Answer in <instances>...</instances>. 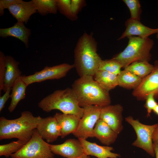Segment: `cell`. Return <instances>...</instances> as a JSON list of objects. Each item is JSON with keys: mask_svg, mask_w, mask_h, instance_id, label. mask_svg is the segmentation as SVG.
<instances>
[{"mask_svg": "<svg viewBox=\"0 0 158 158\" xmlns=\"http://www.w3.org/2000/svg\"><path fill=\"white\" fill-rule=\"evenodd\" d=\"M74 67L80 77L93 76L102 59L97 53V44L92 34L85 32L79 39L74 51Z\"/></svg>", "mask_w": 158, "mask_h": 158, "instance_id": "1", "label": "cell"}, {"mask_svg": "<svg viewBox=\"0 0 158 158\" xmlns=\"http://www.w3.org/2000/svg\"><path fill=\"white\" fill-rule=\"evenodd\" d=\"M72 88L77 97L79 106L82 107L90 105L102 107L110 104L109 92L96 82L92 76L80 77L75 81Z\"/></svg>", "mask_w": 158, "mask_h": 158, "instance_id": "2", "label": "cell"}, {"mask_svg": "<svg viewBox=\"0 0 158 158\" xmlns=\"http://www.w3.org/2000/svg\"><path fill=\"white\" fill-rule=\"evenodd\" d=\"M39 116H35L29 111L21 113L19 118L8 119L0 118V140L16 138L28 142L36 128Z\"/></svg>", "mask_w": 158, "mask_h": 158, "instance_id": "3", "label": "cell"}, {"mask_svg": "<svg viewBox=\"0 0 158 158\" xmlns=\"http://www.w3.org/2000/svg\"><path fill=\"white\" fill-rule=\"evenodd\" d=\"M38 106L47 112L58 110L63 113L74 114L80 118L84 113L83 108L79 106L75 94L70 88L55 90L42 99Z\"/></svg>", "mask_w": 158, "mask_h": 158, "instance_id": "4", "label": "cell"}, {"mask_svg": "<svg viewBox=\"0 0 158 158\" xmlns=\"http://www.w3.org/2000/svg\"><path fill=\"white\" fill-rule=\"evenodd\" d=\"M126 47L113 58L119 62L124 68L137 61L149 62L150 60V51L154 42L149 38L132 36L127 37Z\"/></svg>", "mask_w": 158, "mask_h": 158, "instance_id": "5", "label": "cell"}, {"mask_svg": "<svg viewBox=\"0 0 158 158\" xmlns=\"http://www.w3.org/2000/svg\"><path fill=\"white\" fill-rule=\"evenodd\" d=\"M10 157L16 158H54V155L49 144L40 136L36 128L30 139Z\"/></svg>", "mask_w": 158, "mask_h": 158, "instance_id": "6", "label": "cell"}, {"mask_svg": "<svg viewBox=\"0 0 158 158\" xmlns=\"http://www.w3.org/2000/svg\"><path fill=\"white\" fill-rule=\"evenodd\" d=\"M126 121L133 128L137 135L136 139L132 145L140 148L152 157L155 156L152 139L153 133L158 124L149 125L143 124L131 116L125 118Z\"/></svg>", "mask_w": 158, "mask_h": 158, "instance_id": "7", "label": "cell"}, {"mask_svg": "<svg viewBox=\"0 0 158 158\" xmlns=\"http://www.w3.org/2000/svg\"><path fill=\"white\" fill-rule=\"evenodd\" d=\"M83 108V115L80 118L77 129L73 134L78 138L87 139L94 137V127L99 119L102 107L96 105H90Z\"/></svg>", "mask_w": 158, "mask_h": 158, "instance_id": "8", "label": "cell"}, {"mask_svg": "<svg viewBox=\"0 0 158 158\" xmlns=\"http://www.w3.org/2000/svg\"><path fill=\"white\" fill-rule=\"evenodd\" d=\"M74 67V64L63 63L53 66H45L40 71L33 74L22 76L23 81L28 86L35 83H39L49 80L58 79L66 76L71 69Z\"/></svg>", "mask_w": 158, "mask_h": 158, "instance_id": "9", "label": "cell"}, {"mask_svg": "<svg viewBox=\"0 0 158 158\" xmlns=\"http://www.w3.org/2000/svg\"><path fill=\"white\" fill-rule=\"evenodd\" d=\"M154 64L153 71L142 79L133 92V95L138 100L145 99L151 93L158 97V60L156 61Z\"/></svg>", "mask_w": 158, "mask_h": 158, "instance_id": "10", "label": "cell"}, {"mask_svg": "<svg viewBox=\"0 0 158 158\" xmlns=\"http://www.w3.org/2000/svg\"><path fill=\"white\" fill-rule=\"evenodd\" d=\"M36 129L40 136L47 143L54 142L61 136L60 127L54 116H39Z\"/></svg>", "mask_w": 158, "mask_h": 158, "instance_id": "11", "label": "cell"}, {"mask_svg": "<svg viewBox=\"0 0 158 158\" xmlns=\"http://www.w3.org/2000/svg\"><path fill=\"white\" fill-rule=\"evenodd\" d=\"M123 108L119 104L108 105L102 108L99 119L105 122L118 134L123 129L122 113Z\"/></svg>", "mask_w": 158, "mask_h": 158, "instance_id": "12", "label": "cell"}, {"mask_svg": "<svg viewBox=\"0 0 158 158\" xmlns=\"http://www.w3.org/2000/svg\"><path fill=\"white\" fill-rule=\"evenodd\" d=\"M50 149L54 154L66 158H77L84 154L79 140L75 139L66 140L59 145L49 144Z\"/></svg>", "mask_w": 158, "mask_h": 158, "instance_id": "13", "label": "cell"}, {"mask_svg": "<svg viewBox=\"0 0 158 158\" xmlns=\"http://www.w3.org/2000/svg\"><path fill=\"white\" fill-rule=\"evenodd\" d=\"M125 26V30L118 39V40L132 36L147 38L152 35L156 34L157 32V28H150L142 23L140 21L130 18L126 21Z\"/></svg>", "mask_w": 158, "mask_h": 158, "instance_id": "14", "label": "cell"}, {"mask_svg": "<svg viewBox=\"0 0 158 158\" xmlns=\"http://www.w3.org/2000/svg\"><path fill=\"white\" fill-rule=\"evenodd\" d=\"M78 139L81 142L86 155L95 156L97 158H120V155L111 152L113 148L107 146H102L83 138Z\"/></svg>", "mask_w": 158, "mask_h": 158, "instance_id": "15", "label": "cell"}, {"mask_svg": "<svg viewBox=\"0 0 158 158\" xmlns=\"http://www.w3.org/2000/svg\"><path fill=\"white\" fill-rule=\"evenodd\" d=\"M17 22L27 23L31 16L37 12L32 1H23L12 5L8 9Z\"/></svg>", "mask_w": 158, "mask_h": 158, "instance_id": "16", "label": "cell"}, {"mask_svg": "<svg viewBox=\"0 0 158 158\" xmlns=\"http://www.w3.org/2000/svg\"><path fill=\"white\" fill-rule=\"evenodd\" d=\"M54 116L60 127L61 136L62 138L76 131L80 119L74 114L59 113H56Z\"/></svg>", "mask_w": 158, "mask_h": 158, "instance_id": "17", "label": "cell"}, {"mask_svg": "<svg viewBox=\"0 0 158 158\" xmlns=\"http://www.w3.org/2000/svg\"><path fill=\"white\" fill-rule=\"evenodd\" d=\"M93 135L102 144L109 146L116 140L118 134L103 120L99 119L93 130Z\"/></svg>", "mask_w": 158, "mask_h": 158, "instance_id": "18", "label": "cell"}, {"mask_svg": "<svg viewBox=\"0 0 158 158\" xmlns=\"http://www.w3.org/2000/svg\"><path fill=\"white\" fill-rule=\"evenodd\" d=\"M19 63L13 57L7 55L6 57V71L3 90L4 92L11 88L16 80L21 76L22 72L19 68Z\"/></svg>", "mask_w": 158, "mask_h": 158, "instance_id": "19", "label": "cell"}, {"mask_svg": "<svg viewBox=\"0 0 158 158\" xmlns=\"http://www.w3.org/2000/svg\"><path fill=\"white\" fill-rule=\"evenodd\" d=\"M31 34V30L26 28L24 23L17 22L13 26L0 29V36L3 38L15 37L23 42L25 46H28V39Z\"/></svg>", "mask_w": 158, "mask_h": 158, "instance_id": "20", "label": "cell"}, {"mask_svg": "<svg viewBox=\"0 0 158 158\" xmlns=\"http://www.w3.org/2000/svg\"><path fill=\"white\" fill-rule=\"evenodd\" d=\"M22 76L18 77L15 81L11 88L10 95L11 101L8 108L11 113L16 109L19 102L25 97V91L28 86L22 79Z\"/></svg>", "mask_w": 158, "mask_h": 158, "instance_id": "21", "label": "cell"}, {"mask_svg": "<svg viewBox=\"0 0 158 158\" xmlns=\"http://www.w3.org/2000/svg\"><path fill=\"white\" fill-rule=\"evenodd\" d=\"M93 78L102 87L108 91L118 85L117 75L104 71H98Z\"/></svg>", "mask_w": 158, "mask_h": 158, "instance_id": "22", "label": "cell"}, {"mask_svg": "<svg viewBox=\"0 0 158 158\" xmlns=\"http://www.w3.org/2000/svg\"><path fill=\"white\" fill-rule=\"evenodd\" d=\"M124 68V70L130 71L142 79L153 71L154 66L149 62L137 61L132 63Z\"/></svg>", "mask_w": 158, "mask_h": 158, "instance_id": "23", "label": "cell"}, {"mask_svg": "<svg viewBox=\"0 0 158 158\" xmlns=\"http://www.w3.org/2000/svg\"><path fill=\"white\" fill-rule=\"evenodd\" d=\"M118 85L128 88H135L142 79L132 72L124 70L118 75Z\"/></svg>", "mask_w": 158, "mask_h": 158, "instance_id": "24", "label": "cell"}, {"mask_svg": "<svg viewBox=\"0 0 158 158\" xmlns=\"http://www.w3.org/2000/svg\"><path fill=\"white\" fill-rule=\"evenodd\" d=\"M37 12L42 16L55 14L58 8L56 0H32Z\"/></svg>", "mask_w": 158, "mask_h": 158, "instance_id": "25", "label": "cell"}, {"mask_svg": "<svg viewBox=\"0 0 158 158\" xmlns=\"http://www.w3.org/2000/svg\"><path fill=\"white\" fill-rule=\"evenodd\" d=\"M27 142L18 140L9 143L0 145V156L7 158L20 150Z\"/></svg>", "mask_w": 158, "mask_h": 158, "instance_id": "26", "label": "cell"}, {"mask_svg": "<svg viewBox=\"0 0 158 158\" xmlns=\"http://www.w3.org/2000/svg\"><path fill=\"white\" fill-rule=\"evenodd\" d=\"M123 67L121 64L116 60L111 59L102 60L99 64L98 71H107L118 75Z\"/></svg>", "mask_w": 158, "mask_h": 158, "instance_id": "27", "label": "cell"}, {"mask_svg": "<svg viewBox=\"0 0 158 158\" xmlns=\"http://www.w3.org/2000/svg\"><path fill=\"white\" fill-rule=\"evenodd\" d=\"M128 8L130 14V18L140 21L142 10L138 0H123Z\"/></svg>", "mask_w": 158, "mask_h": 158, "instance_id": "28", "label": "cell"}, {"mask_svg": "<svg viewBox=\"0 0 158 158\" xmlns=\"http://www.w3.org/2000/svg\"><path fill=\"white\" fill-rule=\"evenodd\" d=\"M58 10L67 18L71 20H76L77 16L73 13L71 7V0H56Z\"/></svg>", "mask_w": 158, "mask_h": 158, "instance_id": "29", "label": "cell"}, {"mask_svg": "<svg viewBox=\"0 0 158 158\" xmlns=\"http://www.w3.org/2000/svg\"><path fill=\"white\" fill-rule=\"evenodd\" d=\"M6 57L4 54L0 51V95L4 87V80L6 71Z\"/></svg>", "mask_w": 158, "mask_h": 158, "instance_id": "30", "label": "cell"}, {"mask_svg": "<svg viewBox=\"0 0 158 158\" xmlns=\"http://www.w3.org/2000/svg\"><path fill=\"white\" fill-rule=\"evenodd\" d=\"M155 95L151 93L148 95L146 98V103L145 106L147 109L148 117L150 116L152 111L158 104L154 99Z\"/></svg>", "mask_w": 158, "mask_h": 158, "instance_id": "31", "label": "cell"}, {"mask_svg": "<svg viewBox=\"0 0 158 158\" xmlns=\"http://www.w3.org/2000/svg\"><path fill=\"white\" fill-rule=\"evenodd\" d=\"M22 0H0V15L3 16L5 9H8L11 5L22 2Z\"/></svg>", "mask_w": 158, "mask_h": 158, "instance_id": "32", "label": "cell"}, {"mask_svg": "<svg viewBox=\"0 0 158 158\" xmlns=\"http://www.w3.org/2000/svg\"><path fill=\"white\" fill-rule=\"evenodd\" d=\"M85 1L83 0H71V7L73 14L77 16V14L83 6Z\"/></svg>", "mask_w": 158, "mask_h": 158, "instance_id": "33", "label": "cell"}, {"mask_svg": "<svg viewBox=\"0 0 158 158\" xmlns=\"http://www.w3.org/2000/svg\"><path fill=\"white\" fill-rule=\"evenodd\" d=\"M11 88H9L5 92L4 94L0 97V112H1L3 109L4 108L5 105L8 100L10 97V94Z\"/></svg>", "mask_w": 158, "mask_h": 158, "instance_id": "34", "label": "cell"}, {"mask_svg": "<svg viewBox=\"0 0 158 158\" xmlns=\"http://www.w3.org/2000/svg\"><path fill=\"white\" fill-rule=\"evenodd\" d=\"M153 146L156 158H158V141L153 142Z\"/></svg>", "mask_w": 158, "mask_h": 158, "instance_id": "35", "label": "cell"}, {"mask_svg": "<svg viewBox=\"0 0 158 158\" xmlns=\"http://www.w3.org/2000/svg\"><path fill=\"white\" fill-rule=\"evenodd\" d=\"M153 142L158 141V126L154 130L152 136Z\"/></svg>", "mask_w": 158, "mask_h": 158, "instance_id": "36", "label": "cell"}, {"mask_svg": "<svg viewBox=\"0 0 158 158\" xmlns=\"http://www.w3.org/2000/svg\"><path fill=\"white\" fill-rule=\"evenodd\" d=\"M153 112L158 115V104H157L153 110Z\"/></svg>", "mask_w": 158, "mask_h": 158, "instance_id": "37", "label": "cell"}, {"mask_svg": "<svg viewBox=\"0 0 158 158\" xmlns=\"http://www.w3.org/2000/svg\"><path fill=\"white\" fill-rule=\"evenodd\" d=\"M77 158H90V156H88L85 154Z\"/></svg>", "mask_w": 158, "mask_h": 158, "instance_id": "38", "label": "cell"}, {"mask_svg": "<svg viewBox=\"0 0 158 158\" xmlns=\"http://www.w3.org/2000/svg\"><path fill=\"white\" fill-rule=\"evenodd\" d=\"M157 29V32L156 33V37L157 39H158V28Z\"/></svg>", "mask_w": 158, "mask_h": 158, "instance_id": "39", "label": "cell"}, {"mask_svg": "<svg viewBox=\"0 0 158 158\" xmlns=\"http://www.w3.org/2000/svg\"><path fill=\"white\" fill-rule=\"evenodd\" d=\"M11 158H14V157H11Z\"/></svg>", "mask_w": 158, "mask_h": 158, "instance_id": "40", "label": "cell"}]
</instances>
